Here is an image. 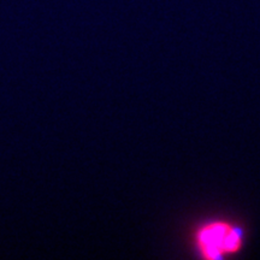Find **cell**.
I'll return each instance as SVG.
<instances>
[{"label":"cell","mask_w":260,"mask_h":260,"mask_svg":"<svg viewBox=\"0 0 260 260\" xmlns=\"http://www.w3.org/2000/svg\"><path fill=\"white\" fill-rule=\"evenodd\" d=\"M198 242L204 256L220 258L225 253L236 252L240 248L241 234L225 223H212L201 230Z\"/></svg>","instance_id":"cell-1"}]
</instances>
